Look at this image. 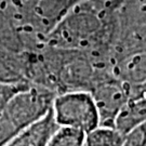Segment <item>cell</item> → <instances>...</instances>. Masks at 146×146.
<instances>
[{
  "instance_id": "obj_6",
  "label": "cell",
  "mask_w": 146,
  "mask_h": 146,
  "mask_svg": "<svg viewBox=\"0 0 146 146\" xmlns=\"http://www.w3.org/2000/svg\"><path fill=\"white\" fill-rule=\"evenodd\" d=\"M115 77L129 84H146V52L129 56L123 65V72Z\"/></svg>"
},
{
  "instance_id": "obj_2",
  "label": "cell",
  "mask_w": 146,
  "mask_h": 146,
  "mask_svg": "<svg viewBox=\"0 0 146 146\" xmlns=\"http://www.w3.org/2000/svg\"><path fill=\"white\" fill-rule=\"evenodd\" d=\"M52 113L60 127H69L89 133L100 127V116L89 91L58 93L53 100Z\"/></svg>"
},
{
  "instance_id": "obj_7",
  "label": "cell",
  "mask_w": 146,
  "mask_h": 146,
  "mask_svg": "<svg viewBox=\"0 0 146 146\" xmlns=\"http://www.w3.org/2000/svg\"><path fill=\"white\" fill-rule=\"evenodd\" d=\"M123 136L115 128L98 127L86 134L82 146H122Z\"/></svg>"
},
{
  "instance_id": "obj_4",
  "label": "cell",
  "mask_w": 146,
  "mask_h": 146,
  "mask_svg": "<svg viewBox=\"0 0 146 146\" xmlns=\"http://www.w3.org/2000/svg\"><path fill=\"white\" fill-rule=\"evenodd\" d=\"M58 128L51 108L47 115L20 131L5 146H47Z\"/></svg>"
},
{
  "instance_id": "obj_3",
  "label": "cell",
  "mask_w": 146,
  "mask_h": 146,
  "mask_svg": "<svg viewBox=\"0 0 146 146\" xmlns=\"http://www.w3.org/2000/svg\"><path fill=\"white\" fill-rule=\"evenodd\" d=\"M90 93L99 111L100 127L115 128L116 118L130 96V84L102 70Z\"/></svg>"
},
{
  "instance_id": "obj_5",
  "label": "cell",
  "mask_w": 146,
  "mask_h": 146,
  "mask_svg": "<svg viewBox=\"0 0 146 146\" xmlns=\"http://www.w3.org/2000/svg\"><path fill=\"white\" fill-rule=\"evenodd\" d=\"M146 122V88L132 91L115 120V129L125 135L137 125Z\"/></svg>"
},
{
  "instance_id": "obj_10",
  "label": "cell",
  "mask_w": 146,
  "mask_h": 146,
  "mask_svg": "<svg viewBox=\"0 0 146 146\" xmlns=\"http://www.w3.org/2000/svg\"><path fill=\"white\" fill-rule=\"evenodd\" d=\"M20 82H27L25 80L16 75L13 70L5 65V63L0 58V84H20Z\"/></svg>"
},
{
  "instance_id": "obj_8",
  "label": "cell",
  "mask_w": 146,
  "mask_h": 146,
  "mask_svg": "<svg viewBox=\"0 0 146 146\" xmlns=\"http://www.w3.org/2000/svg\"><path fill=\"white\" fill-rule=\"evenodd\" d=\"M84 139L86 133L82 131L69 127H60L47 146H82Z\"/></svg>"
},
{
  "instance_id": "obj_9",
  "label": "cell",
  "mask_w": 146,
  "mask_h": 146,
  "mask_svg": "<svg viewBox=\"0 0 146 146\" xmlns=\"http://www.w3.org/2000/svg\"><path fill=\"white\" fill-rule=\"evenodd\" d=\"M29 82H20V84H0V114L5 108L7 102L10 100V98L14 93H16L19 90L24 88Z\"/></svg>"
},
{
  "instance_id": "obj_1",
  "label": "cell",
  "mask_w": 146,
  "mask_h": 146,
  "mask_svg": "<svg viewBox=\"0 0 146 146\" xmlns=\"http://www.w3.org/2000/svg\"><path fill=\"white\" fill-rule=\"evenodd\" d=\"M55 95L56 93L50 89L34 84H26L7 102L0 119L16 135L47 115L52 108Z\"/></svg>"
}]
</instances>
